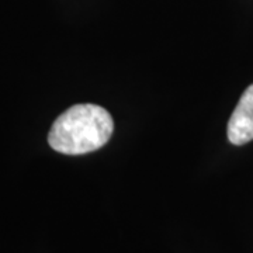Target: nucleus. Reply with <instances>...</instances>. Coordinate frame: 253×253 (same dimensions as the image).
Wrapping results in <instances>:
<instances>
[{
	"label": "nucleus",
	"mask_w": 253,
	"mask_h": 253,
	"mask_svg": "<svg viewBox=\"0 0 253 253\" xmlns=\"http://www.w3.org/2000/svg\"><path fill=\"white\" fill-rule=\"evenodd\" d=\"M114 121L96 104H75L54 121L48 134L49 146L63 155H84L109 142Z\"/></svg>",
	"instance_id": "f257e3e1"
},
{
	"label": "nucleus",
	"mask_w": 253,
	"mask_h": 253,
	"mask_svg": "<svg viewBox=\"0 0 253 253\" xmlns=\"http://www.w3.org/2000/svg\"><path fill=\"white\" fill-rule=\"evenodd\" d=\"M228 139L234 145H245L253 139V84H251L228 123Z\"/></svg>",
	"instance_id": "f03ea898"
}]
</instances>
